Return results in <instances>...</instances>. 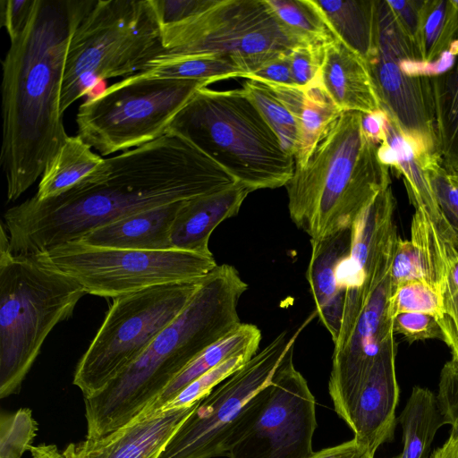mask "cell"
Returning a JSON list of instances; mask_svg holds the SVG:
<instances>
[{
    "mask_svg": "<svg viewBox=\"0 0 458 458\" xmlns=\"http://www.w3.org/2000/svg\"><path fill=\"white\" fill-rule=\"evenodd\" d=\"M320 81L342 112L382 110L365 60L337 38L324 47Z\"/></svg>",
    "mask_w": 458,
    "mask_h": 458,
    "instance_id": "44dd1931",
    "label": "cell"
},
{
    "mask_svg": "<svg viewBox=\"0 0 458 458\" xmlns=\"http://www.w3.org/2000/svg\"><path fill=\"white\" fill-rule=\"evenodd\" d=\"M161 34V55L224 59L244 75L305 44L282 24L265 0H214L191 18L162 28Z\"/></svg>",
    "mask_w": 458,
    "mask_h": 458,
    "instance_id": "30bf717a",
    "label": "cell"
},
{
    "mask_svg": "<svg viewBox=\"0 0 458 458\" xmlns=\"http://www.w3.org/2000/svg\"><path fill=\"white\" fill-rule=\"evenodd\" d=\"M289 351L267 385V399L229 458H308L317 428L316 402Z\"/></svg>",
    "mask_w": 458,
    "mask_h": 458,
    "instance_id": "5bb4252c",
    "label": "cell"
},
{
    "mask_svg": "<svg viewBox=\"0 0 458 458\" xmlns=\"http://www.w3.org/2000/svg\"><path fill=\"white\" fill-rule=\"evenodd\" d=\"M92 0H35L2 61L0 162L8 201L41 177L68 134L61 95L72 36Z\"/></svg>",
    "mask_w": 458,
    "mask_h": 458,
    "instance_id": "7a4b0ae2",
    "label": "cell"
},
{
    "mask_svg": "<svg viewBox=\"0 0 458 458\" xmlns=\"http://www.w3.org/2000/svg\"><path fill=\"white\" fill-rule=\"evenodd\" d=\"M208 83L141 72L81 103L77 135L102 156L127 151L164 135L175 115Z\"/></svg>",
    "mask_w": 458,
    "mask_h": 458,
    "instance_id": "ba28073f",
    "label": "cell"
},
{
    "mask_svg": "<svg viewBox=\"0 0 458 458\" xmlns=\"http://www.w3.org/2000/svg\"><path fill=\"white\" fill-rule=\"evenodd\" d=\"M423 0H386L395 20L403 31L416 45L420 23V13ZM417 47V46H416Z\"/></svg>",
    "mask_w": 458,
    "mask_h": 458,
    "instance_id": "bcb514c9",
    "label": "cell"
},
{
    "mask_svg": "<svg viewBox=\"0 0 458 458\" xmlns=\"http://www.w3.org/2000/svg\"><path fill=\"white\" fill-rule=\"evenodd\" d=\"M416 46L429 65L445 54L458 55V9L454 0H423Z\"/></svg>",
    "mask_w": 458,
    "mask_h": 458,
    "instance_id": "f546056e",
    "label": "cell"
},
{
    "mask_svg": "<svg viewBox=\"0 0 458 458\" xmlns=\"http://www.w3.org/2000/svg\"><path fill=\"white\" fill-rule=\"evenodd\" d=\"M396 458H400V456L396 457Z\"/></svg>",
    "mask_w": 458,
    "mask_h": 458,
    "instance_id": "f5cc1de1",
    "label": "cell"
},
{
    "mask_svg": "<svg viewBox=\"0 0 458 458\" xmlns=\"http://www.w3.org/2000/svg\"><path fill=\"white\" fill-rule=\"evenodd\" d=\"M377 153L383 164L394 167L403 178L409 199L414 208L423 211L437 225L440 233L455 235L440 212L427 174L414 148L386 114L384 137Z\"/></svg>",
    "mask_w": 458,
    "mask_h": 458,
    "instance_id": "cb8c5ba5",
    "label": "cell"
},
{
    "mask_svg": "<svg viewBox=\"0 0 458 458\" xmlns=\"http://www.w3.org/2000/svg\"><path fill=\"white\" fill-rule=\"evenodd\" d=\"M242 89L277 136L284 150L294 157L298 145V126L292 113L262 82L247 80Z\"/></svg>",
    "mask_w": 458,
    "mask_h": 458,
    "instance_id": "d6a6232c",
    "label": "cell"
},
{
    "mask_svg": "<svg viewBox=\"0 0 458 458\" xmlns=\"http://www.w3.org/2000/svg\"><path fill=\"white\" fill-rule=\"evenodd\" d=\"M253 355L255 354L242 353L226 360L182 389L174 399L159 411L189 406L198 403L220 383L240 369Z\"/></svg>",
    "mask_w": 458,
    "mask_h": 458,
    "instance_id": "8d00e7d4",
    "label": "cell"
},
{
    "mask_svg": "<svg viewBox=\"0 0 458 458\" xmlns=\"http://www.w3.org/2000/svg\"><path fill=\"white\" fill-rule=\"evenodd\" d=\"M214 0H151L161 29L179 24L202 12Z\"/></svg>",
    "mask_w": 458,
    "mask_h": 458,
    "instance_id": "7bdbcfd3",
    "label": "cell"
},
{
    "mask_svg": "<svg viewBox=\"0 0 458 458\" xmlns=\"http://www.w3.org/2000/svg\"><path fill=\"white\" fill-rule=\"evenodd\" d=\"M434 287L442 300V309L436 318L443 332V341L458 360V248L452 250L437 278Z\"/></svg>",
    "mask_w": 458,
    "mask_h": 458,
    "instance_id": "836d02e7",
    "label": "cell"
},
{
    "mask_svg": "<svg viewBox=\"0 0 458 458\" xmlns=\"http://www.w3.org/2000/svg\"><path fill=\"white\" fill-rule=\"evenodd\" d=\"M324 47L325 45L301 44L292 50L289 57L295 86L306 89L321 82Z\"/></svg>",
    "mask_w": 458,
    "mask_h": 458,
    "instance_id": "f35d334b",
    "label": "cell"
},
{
    "mask_svg": "<svg viewBox=\"0 0 458 458\" xmlns=\"http://www.w3.org/2000/svg\"><path fill=\"white\" fill-rule=\"evenodd\" d=\"M294 116L298 145L294 166H304L320 140L343 113L329 98L321 82L303 89L297 86L267 84Z\"/></svg>",
    "mask_w": 458,
    "mask_h": 458,
    "instance_id": "603a6c76",
    "label": "cell"
},
{
    "mask_svg": "<svg viewBox=\"0 0 458 458\" xmlns=\"http://www.w3.org/2000/svg\"><path fill=\"white\" fill-rule=\"evenodd\" d=\"M204 278L155 285L113 299L75 369L73 385L84 398L99 392L133 362L182 313Z\"/></svg>",
    "mask_w": 458,
    "mask_h": 458,
    "instance_id": "8fae6325",
    "label": "cell"
},
{
    "mask_svg": "<svg viewBox=\"0 0 458 458\" xmlns=\"http://www.w3.org/2000/svg\"><path fill=\"white\" fill-rule=\"evenodd\" d=\"M391 293L389 276L370 294L345 340L334 348L328 392L340 418L376 359L394 339L387 314Z\"/></svg>",
    "mask_w": 458,
    "mask_h": 458,
    "instance_id": "2e32d148",
    "label": "cell"
},
{
    "mask_svg": "<svg viewBox=\"0 0 458 458\" xmlns=\"http://www.w3.org/2000/svg\"><path fill=\"white\" fill-rule=\"evenodd\" d=\"M198 403L140 414L113 432L71 443L63 450L39 445L30 451L32 458H158Z\"/></svg>",
    "mask_w": 458,
    "mask_h": 458,
    "instance_id": "e0dca14e",
    "label": "cell"
},
{
    "mask_svg": "<svg viewBox=\"0 0 458 458\" xmlns=\"http://www.w3.org/2000/svg\"><path fill=\"white\" fill-rule=\"evenodd\" d=\"M437 399L451 431L458 433V360L452 358L443 366Z\"/></svg>",
    "mask_w": 458,
    "mask_h": 458,
    "instance_id": "ab89813d",
    "label": "cell"
},
{
    "mask_svg": "<svg viewBox=\"0 0 458 458\" xmlns=\"http://www.w3.org/2000/svg\"><path fill=\"white\" fill-rule=\"evenodd\" d=\"M37 422L29 408L0 417V458H21L32 446Z\"/></svg>",
    "mask_w": 458,
    "mask_h": 458,
    "instance_id": "d590c367",
    "label": "cell"
},
{
    "mask_svg": "<svg viewBox=\"0 0 458 458\" xmlns=\"http://www.w3.org/2000/svg\"><path fill=\"white\" fill-rule=\"evenodd\" d=\"M182 201L127 216L92 230L77 242L94 247L114 249L171 250L170 232Z\"/></svg>",
    "mask_w": 458,
    "mask_h": 458,
    "instance_id": "7402d4cb",
    "label": "cell"
},
{
    "mask_svg": "<svg viewBox=\"0 0 458 458\" xmlns=\"http://www.w3.org/2000/svg\"><path fill=\"white\" fill-rule=\"evenodd\" d=\"M442 309L438 291L424 280L406 282L394 288L388 300L387 314L393 320L402 313L428 314L436 318Z\"/></svg>",
    "mask_w": 458,
    "mask_h": 458,
    "instance_id": "e575fe53",
    "label": "cell"
},
{
    "mask_svg": "<svg viewBox=\"0 0 458 458\" xmlns=\"http://www.w3.org/2000/svg\"><path fill=\"white\" fill-rule=\"evenodd\" d=\"M164 52L151 0H93L71 38L61 114L102 81L141 72Z\"/></svg>",
    "mask_w": 458,
    "mask_h": 458,
    "instance_id": "52a82bcc",
    "label": "cell"
},
{
    "mask_svg": "<svg viewBox=\"0 0 458 458\" xmlns=\"http://www.w3.org/2000/svg\"><path fill=\"white\" fill-rule=\"evenodd\" d=\"M390 279L392 291L406 282L424 280L418 250L411 240L398 238L391 262Z\"/></svg>",
    "mask_w": 458,
    "mask_h": 458,
    "instance_id": "60d3db41",
    "label": "cell"
},
{
    "mask_svg": "<svg viewBox=\"0 0 458 458\" xmlns=\"http://www.w3.org/2000/svg\"><path fill=\"white\" fill-rule=\"evenodd\" d=\"M335 38L365 61L375 47L376 0H315Z\"/></svg>",
    "mask_w": 458,
    "mask_h": 458,
    "instance_id": "4316f807",
    "label": "cell"
},
{
    "mask_svg": "<svg viewBox=\"0 0 458 458\" xmlns=\"http://www.w3.org/2000/svg\"><path fill=\"white\" fill-rule=\"evenodd\" d=\"M260 340L261 332L255 325L241 323L195 357L140 414L161 410L182 389L226 360L242 353L256 354Z\"/></svg>",
    "mask_w": 458,
    "mask_h": 458,
    "instance_id": "d4e9b609",
    "label": "cell"
},
{
    "mask_svg": "<svg viewBox=\"0 0 458 458\" xmlns=\"http://www.w3.org/2000/svg\"><path fill=\"white\" fill-rule=\"evenodd\" d=\"M361 114L345 111L320 140L307 164L286 183L288 210L310 240L351 228L391 184L378 145L364 133Z\"/></svg>",
    "mask_w": 458,
    "mask_h": 458,
    "instance_id": "277c9868",
    "label": "cell"
},
{
    "mask_svg": "<svg viewBox=\"0 0 458 458\" xmlns=\"http://www.w3.org/2000/svg\"><path fill=\"white\" fill-rule=\"evenodd\" d=\"M35 0H1L0 25L5 28L10 41L24 30L32 13Z\"/></svg>",
    "mask_w": 458,
    "mask_h": 458,
    "instance_id": "ee69618b",
    "label": "cell"
},
{
    "mask_svg": "<svg viewBox=\"0 0 458 458\" xmlns=\"http://www.w3.org/2000/svg\"><path fill=\"white\" fill-rule=\"evenodd\" d=\"M396 353L394 339L376 359L341 417L352 430L353 438L374 456L380 445L394 437L400 394Z\"/></svg>",
    "mask_w": 458,
    "mask_h": 458,
    "instance_id": "ac0fdd59",
    "label": "cell"
},
{
    "mask_svg": "<svg viewBox=\"0 0 458 458\" xmlns=\"http://www.w3.org/2000/svg\"><path fill=\"white\" fill-rule=\"evenodd\" d=\"M290 54L283 55L267 62L255 72L244 75L243 78L265 84L295 86L289 57Z\"/></svg>",
    "mask_w": 458,
    "mask_h": 458,
    "instance_id": "f6af8a7d",
    "label": "cell"
},
{
    "mask_svg": "<svg viewBox=\"0 0 458 458\" xmlns=\"http://www.w3.org/2000/svg\"><path fill=\"white\" fill-rule=\"evenodd\" d=\"M31 257L74 279L87 293L112 299L155 285L199 280L217 266L213 255L94 247L80 242Z\"/></svg>",
    "mask_w": 458,
    "mask_h": 458,
    "instance_id": "7c38bea8",
    "label": "cell"
},
{
    "mask_svg": "<svg viewBox=\"0 0 458 458\" xmlns=\"http://www.w3.org/2000/svg\"><path fill=\"white\" fill-rule=\"evenodd\" d=\"M429 458H458V433L450 431L446 441L435 449Z\"/></svg>",
    "mask_w": 458,
    "mask_h": 458,
    "instance_id": "681fc988",
    "label": "cell"
},
{
    "mask_svg": "<svg viewBox=\"0 0 458 458\" xmlns=\"http://www.w3.org/2000/svg\"><path fill=\"white\" fill-rule=\"evenodd\" d=\"M454 2L455 5H456V7L458 9V0H454Z\"/></svg>",
    "mask_w": 458,
    "mask_h": 458,
    "instance_id": "816d5d0a",
    "label": "cell"
},
{
    "mask_svg": "<svg viewBox=\"0 0 458 458\" xmlns=\"http://www.w3.org/2000/svg\"><path fill=\"white\" fill-rule=\"evenodd\" d=\"M394 333L403 335L410 343L440 339L444 335L435 317L417 312L402 313L393 319Z\"/></svg>",
    "mask_w": 458,
    "mask_h": 458,
    "instance_id": "b9f144b4",
    "label": "cell"
},
{
    "mask_svg": "<svg viewBox=\"0 0 458 458\" xmlns=\"http://www.w3.org/2000/svg\"><path fill=\"white\" fill-rule=\"evenodd\" d=\"M106 165L64 193L8 208L2 223L13 254L35 256L127 216L216 192L237 182L182 134L106 158Z\"/></svg>",
    "mask_w": 458,
    "mask_h": 458,
    "instance_id": "6da1fadb",
    "label": "cell"
},
{
    "mask_svg": "<svg viewBox=\"0 0 458 458\" xmlns=\"http://www.w3.org/2000/svg\"><path fill=\"white\" fill-rule=\"evenodd\" d=\"M68 276L8 249L0 235V397L19 391L53 330L86 294Z\"/></svg>",
    "mask_w": 458,
    "mask_h": 458,
    "instance_id": "8992f818",
    "label": "cell"
},
{
    "mask_svg": "<svg viewBox=\"0 0 458 458\" xmlns=\"http://www.w3.org/2000/svg\"><path fill=\"white\" fill-rule=\"evenodd\" d=\"M395 199L391 186L380 192L351 227V248L338 266L337 280L345 292L341 327L350 328L369 294L390 274L398 240Z\"/></svg>",
    "mask_w": 458,
    "mask_h": 458,
    "instance_id": "9a60e30c",
    "label": "cell"
},
{
    "mask_svg": "<svg viewBox=\"0 0 458 458\" xmlns=\"http://www.w3.org/2000/svg\"><path fill=\"white\" fill-rule=\"evenodd\" d=\"M440 212L458 240V186L455 185L439 158L423 166Z\"/></svg>",
    "mask_w": 458,
    "mask_h": 458,
    "instance_id": "74e56055",
    "label": "cell"
},
{
    "mask_svg": "<svg viewBox=\"0 0 458 458\" xmlns=\"http://www.w3.org/2000/svg\"><path fill=\"white\" fill-rule=\"evenodd\" d=\"M404 59L423 63L386 0H376L375 47L365 62L381 109L412 145L425 166L440 159L431 75L408 72L402 66Z\"/></svg>",
    "mask_w": 458,
    "mask_h": 458,
    "instance_id": "4fadbf2b",
    "label": "cell"
},
{
    "mask_svg": "<svg viewBox=\"0 0 458 458\" xmlns=\"http://www.w3.org/2000/svg\"><path fill=\"white\" fill-rule=\"evenodd\" d=\"M276 16L302 43L326 45L335 36L315 0H265Z\"/></svg>",
    "mask_w": 458,
    "mask_h": 458,
    "instance_id": "1f68e13d",
    "label": "cell"
},
{
    "mask_svg": "<svg viewBox=\"0 0 458 458\" xmlns=\"http://www.w3.org/2000/svg\"><path fill=\"white\" fill-rule=\"evenodd\" d=\"M308 458H374V455L352 438L337 445L314 452Z\"/></svg>",
    "mask_w": 458,
    "mask_h": 458,
    "instance_id": "7dc6e473",
    "label": "cell"
},
{
    "mask_svg": "<svg viewBox=\"0 0 458 458\" xmlns=\"http://www.w3.org/2000/svg\"><path fill=\"white\" fill-rule=\"evenodd\" d=\"M386 113L379 110L370 114H361V125L366 136L378 145L384 137Z\"/></svg>",
    "mask_w": 458,
    "mask_h": 458,
    "instance_id": "c3c4849f",
    "label": "cell"
},
{
    "mask_svg": "<svg viewBox=\"0 0 458 458\" xmlns=\"http://www.w3.org/2000/svg\"><path fill=\"white\" fill-rule=\"evenodd\" d=\"M168 130L188 139L252 191L285 186L293 176V157L243 89H199Z\"/></svg>",
    "mask_w": 458,
    "mask_h": 458,
    "instance_id": "5b68a950",
    "label": "cell"
},
{
    "mask_svg": "<svg viewBox=\"0 0 458 458\" xmlns=\"http://www.w3.org/2000/svg\"><path fill=\"white\" fill-rule=\"evenodd\" d=\"M430 79L439 157L448 174H458V55Z\"/></svg>",
    "mask_w": 458,
    "mask_h": 458,
    "instance_id": "83f0119b",
    "label": "cell"
},
{
    "mask_svg": "<svg viewBox=\"0 0 458 458\" xmlns=\"http://www.w3.org/2000/svg\"><path fill=\"white\" fill-rule=\"evenodd\" d=\"M450 178L452 180V182L458 186V174H450Z\"/></svg>",
    "mask_w": 458,
    "mask_h": 458,
    "instance_id": "f907efd6",
    "label": "cell"
},
{
    "mask_svg": "<svg viewBox=\"0 0 458 458\" xmlns=\"http://www.w3.org/2000/svg\"><path fill=\"white\" fill-rule=\"evenodd\" d=\"M247 288L234 267L217 265L148 348L103 389L84 398L86 438L129 423L195 357L240 325L237 306Z\"/></svg>",
    "mask_w": 458,
    "mask_h": 458,
    "instance_id": "3957f363",
    "label": "cell"
},
{
    "mask_svg": "<svg viewBox=\"0 0 458 458\" xmlns=\"http://www.w3.org/2000/svg\"><path fill=\"white\" fill-rule=\"evenodd\" d=\"M158 77L215 81L242 78L244 72L230 61L214 57H167L151 61L145 71Z\"/></svg>",
    "mask_w": 458,
    "mask_h": 458,
    "instance_id": "4dcf8cb0",
    "label": "cell"
},
{
    "mask_svg": "<svg viewBox=\"0 0 458 458\" xmlns=\"http://www.w3.org/2000/svg\"><path fill=\"white\" fill-rule=\"evenodd\" d=\"M351 228L319 240H310L311 252L306 278L316 313L334 343L341 328L345 292L337 280V268L351 248Z\"/></svg>",
    "mask_w": 458,
    "mask_h": 458,
    "instance_id": "ffe728a7",
    "label": "cell"
},
{
    "mask_svg": "<svg viewBox=\"0 0 458 458\" xmlns=\"http://www.w3.org/2000/svg\"><path fill=\"white\" fill-rule=\"evenodd\" d=\"M397 422L403 431L400 458H427L437 432L445 425L437 395L418 386L412 387Z\"/></svg>",
    "mask_w": 458,
    "mask_h": 458,
    "instance_id": "f1b7e54d",
    "label": "cell"
},
{
    "mask_svg": "<svg viewBox=\"0 0 458 458\" xmlns=\"http://www.w3.org/2000/svg\"><path fill=\"white\" fill-rule=\"evenodd\" d=\"M252 191L236 182L224 190L183 200L170 232L171 248L213 255L211 233L224 220L236 216Z\"/></svg>",
    "mask_w": 458,
    "mask_h": 458,
    "instance_id": "d6986e66",
    "label": "cell"
},
{
    "mask_svg": "<svg viewBox=\"0 0 458 458\" xmlns=\"http://www.w3.org/2000/svg\"><path fill=\"white\" fill-rule=\"evenodd\" d=\"M302 327L278 335L202 398L158 458L228 457L259 414L267 385Z\"/></svg>",
    "mask_w": 458,
    "mask_h": 458,
    "instance_id": "9c48e42d",
    "label": "cell"
},
{
    "mask_svg": "<svg viewBox=\"0 0 458 458\" xmlns=\"http://www.w3.org/2000/svg\"><path fill=\"white\" fill-rule=\"evenodd\" d=\"M106 159L96 154L80 136H68L40 177L38 200L59 196L105 169Z\"/></svg>",
    "mask_w": 458,
    "mask_h": 458,
    "instance_id": "484cf974",
    "label": "cell"
}]
</instances>
